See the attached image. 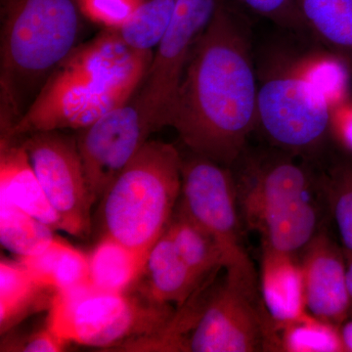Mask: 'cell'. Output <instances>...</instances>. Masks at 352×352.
Returning <instances> with one entry per match:
<instances>
[{"label":"cell","mask_w":352,"mask_h":352,"mask_svg":"<svg viewBox=\"0 0 352 352\" xmlns=\"http://www.w3.org/2000/svg\"><path fill=\"white\" fill-rule=\"evenodd\" d=\"M330 132L346 151L352 153V99L340 102L330 110Z\"/></svg>","instance_id":"cell-30"},{"label":"cell","mask_w":352,"mask_h":352,"mask_svg":"<svg viewBox=\"0 0 352 352\" xmlns=\"http://www.w3.org/2000/svg\"><path fill=\"white\" fill-rule=\"evenodd\" d=\"M54 231L17 206L0 199V242L18 258L36 256L47 249L57 239Z\"/></svg>","instance_id":"cell-23"},{"label":"cell","mask_w":352,"mask_h":352,"mask_svg":"<svg viewBox=\"0 0 352 352\" xmlns=\"http://www.w3.org/2000/svg\"><path fill=\"white\" fill-rule=\"evenodd\" d=\"M18 261L36 283L53 293L91 284L88 256L59 238L43 252Z\"/></svg>","instance_id":"cell-16"},{"label":"cell","mask_w":352,"mask_h":352,"mask_svg":"<svg viewBox=\"0 0 352 352\" xmlns=\"http://www.w3.org/2000/svg\"><path fill=\"white\" fill-rule=\"evenodd\" d=\"M201 284L166 230L148 252L140 277L131 292L152 303H175L182 307Z\"/></svg>","instance_id":"cell-12"},{"label":"cell","mask_w":352,"mask_h":352,"mask_svg":"<svg viewBox=\"0 0 352 352\" xmlns=\"http://www.w3.org/2000/svg\"><path fill=\"white\" fill-rule=\"evenodd\" d=\"M0 199L17 206L55 231L62 230L59 217L48 201L20 138H1Z\"/></svg>","instance_id":"cell-13"},{"label":"cell","mask_w":352,"mask_h":352,"mask_svg":"<svg viewBox=\"0 0 352 352\" xmlns=\"http://www.w3.org/2000/svg\"><path fill=\"white\" fill-rule=\"evenodd\" d=\"M309 186L307 173L292 162L264 166L252 176L238 196L245 223L252 228L270 210L307 197Z\"/></svg>","instance_id":"cell-14"},{"label":"cell","mask_w":352,"mask_h":352,"mask_svg":"<svg viewBox=\"0 0 352 352\" xmlns=\"http://www.w3.org/2000/svg\"><path fill=\"white\" fill-rule=\"evenodd\" d=\"M261 294L275 324L294 320L307 312L302 263L292 254L263 249Z\"/></svg>","instance_id":"cell-15"},{"label":"cell","mask_w":352,"mask_h":352,"mask_svg":"<svg viewBox=\"0 0 352 352\" xmlns=\"http://www.w3.org/2000/svg\"><path fill=\"white\" fill-rule=\"evenodd\" d=\"M333 214L346 256H352V168H340L331 183Z\"/></svg>","instance_id":"cell-26"},{"label":"cell","mask_w":352,"mask_h":352,"mask_svg":"<svg viewBox=\"0 0 352 352\" xmlns=\"http://www.w3.org/2000/svg\"><path fill=\"white\" fill-rule=\"evenodd\" d=\"M154 131L135 94L124 105L78 131L76 144L94 206Z\"/></svg>","instance_id":"cell-9"},{"label":"cell","mask_w":352,"mask_h":352,"mask_svg":"<svg viewBox=\"0 0 352 352\" xmlns=\"http://www.w3.org/2000/svg\"><path fill=\"white\" fill-rule=\"evenodd\" d=\"M46 325L67 344L122 349L155 338L175 317L170 305H157L134 292L113 293L88 284L58 292L48 308Z\"/></svg>","instance_id":"cell-4"},{"label":"cell","mask_w":352,"mask_h":352,"mask_svg":"<svg viewBox=\"0 0 352 352\" xmlns=\"http://www.w3.org/2000/svg\"><path fill=\"white\" fill-rule=\"evenodd\" d=\"M219 0H177L168 31L135 94L139 107L155 131L166 126L171 104L199 39L217 10Z\"/></svg>","instance_id":"cell-7"},{"label":"cell","mask_w":352,"mask_h":352,"mask_svg":"<svg viewBox=\"0 0 352 352\" xmlns=\"http://www.w3.org/2000/svg\"><path fill=\"white\" fill-rule=\"evenodd\" d=\"M6 342L4 346L2 344L1 351L58 352L63 351L68 344L58 337L46 323L45 327L39 329L28 337Z\"/></svg>","instance_id":"cell-29"},{"label":"cell","mask_w":352,"mask_h":352,"mask_svg":"<svg viewBox=\"0 0 352 352\" xmlns=\"http://www.w3.org/2000/svg\"><path fill=\"white\" fill-rule=\"evenodd\" d=\"M270 346L287 352H346L340 326L308 311L294 320L275 324Z\"/></svg>","instance_id":"cell-21"},{"label":"cell","mask_w":352,"mask_h":352,"mask_svg":"<svg viewBox=\"0 0 352 352\" xmlns=\"http://www.w3.org/2000/svg\"><path fill=\"white\" fill-rule=\"evenodd\" d=\"M141 2L142 0H80L83 15L106 29L122 27Z\"/></svg>","instance_id":"cell-28"},{"label":"cell","mask_w":352,"mask_h":352,"mask_svg":"<svg viewBox=\"0 0 352 352\" xmlns=\"http://www.w3.org/2000/svg\"><path fill=\"white\" fill-rule=\"evenodd\" d=\"M88 261L90 282L95 288L127 293L138 283L146 258L118 241L102 237Z\"/></svg>","instance_id":"cell-20"},{"label":"cell","mask_w":352,"mask_h":352,"mask_svg":"<svg viewBox=\"0 0 352 352\" xmlns=\"http://www.w3.org/2000/svg\"><path fill=\"white\" fill-rule=\"evenodd\" d=\"M296 69L331 107L351 97V65L329 50L294 56Z\"/></svg>","instance_id":"cell-24"},{"label":"cell","mask_w":352,"mask_h":352,"mask_svg":"<svg viewBox=\"0 0 352 352\" xmlns=\"http://www.w3.org/2000/svg\"><path fill=\"white\" fill-rule=\"evenodd\" d=\"M258 126L274 144L310 151L330 132L331 106L296 69L294 56L276 54L259 78Z\"/></svg>","instance_id":"cell-6"},{"label":"cell","mask_w":352,"mask_h":352,"mask_svg":"<svg viewBox=\"0 0 352 352\" xmlns=\"http://www.w3.org/2000/svg\"><path fill=\"white\" fill-rule=\"evenodd\" d=\"M340 335L346 352H352V318L340 325Z\"/></svg>","instance_id":"cell-31"},{"label":"cell","mask_w":352,"mask_h":352,"mask_svg":"<svg viewBox=\"0 0 352 352\" xmlns=\"http://www.w3.org/2000/svg\"><path fill=\"white\" fill-rule=\"evenodd\" d=\"M249 32L238 7L219 0L166 120L190 152L226 166L239 157L258 126V83Z\"/></svg>","instance_id":"cell-1"},{"label":"cell","mask_w":352,"mask_h":352,"mask_svg":"<svg viewBox=\"0 0 352 352\" xmlns=\"http://www.w3.org/2000/svg\"><path fill=\"white\" fill-rule=\"evenodd\" d=\"M316 224V210L303 197L270 210L252 229L261 234L263 249L293 254L314 239Z\"/></svg>","instance_id":"cell-17"},{"label":"cell","mask_w":352,"mask_h":352,"mask_svg":"<svg viewBox=\"0 0 352 352\" xmlns=\"http://www.w3.org/2000/svg\"><path fill=\"white\" fill-rule=\"evenodd\" d=\"M177 208L214 241L227 281L254 295L256 274L241 238L237 186L230 171L194 153L186 159L182 157Z\"/></svg>","instance_id":"cell-5"},{"label":"cell","mask_w":352,"mask_h":352,"mask_svg":"<svg viewBox=\"0 0 352 352\" xmlns=\"http://www.w3.org/2000/svg\"><path fill=\"white\" fill-rule=\"evenodd\" d=\"M230 1L238 8L241 7L249 12L261 16L283 29L298 32V34H308L296 0H230Z\"/></svg>","instance_id":"cell-27"},{"label":"cell","mask_w":352,"mask_h":352,"mask_svg":"<svg viewBox=\"0 0 352 352\" xmlns=\"http://www.w3.org/2000/svg\"><path fill=\"white\" fill-rule=\"evenodd\" d=\"M308 34L352 65V0H296Z\"/></svg>","instance_id":"cell-19"},{"label":"cell","mask_w":352,"mask_h":352,"mask_svg":"<svg viewBox=\"0 0 352 352\" xmlns=\"http://www.w3.org/2000/svg\"><path fill=\"white\" fill-rule=\"evenodd\" d=\"M54 294L36 283L19 261L2 258L0 263V332L3 335L30 315L48 310Z\"/></svg>","instance_id":"cell-18"},{"label":"cell","mask_w":352,"mask_h":352,"mask_svg":"<svg viewBox=\"0 0 352 352\" xmlns=\"http://www.w3.org/2000/svg\"><path fill=\"white\" fill-rule=\"evenodd\" d=\"M182 166L175 146L148 140L99 201L102 237L147 258L177 207Z\"/></svg>","instance_id":"cell-3"},{"label":"cell","mask_w":352,"mask_h":352,"mask_svg":"<svg viewBox=\"0 0 352 352\" xmlns=\"http://www.w3.org/2000/svg\"><path fill=\"white\" fill-rule=\"evenodd\" d=\"M308 312L342 325L351 312L346 288V263L328 236H314L302 263Z\"/></svg>","instance_id":"cell-11"},{"label":"cell","mask_w":352,"mask_h":352,"mask_svg":"<svg viewBox=\"0 0 352 352\" xmlns=\"http://www.w3.org/2000/svg\"><path fill=\"white\" fill-rule=\"evenodd\" d=\"M23 138L32 168L61 221V231L87 238L94 204L76 138L59 131L34 132Z\"/></svg>","instance_id":"cell-8"},{"label":"cell","mask_w":352,"mask_h":352,"mask_svg":"<svg viewBox=\"0 0 352 352\" xmlns=\"http://www.w3.org/2000/svg\"><path fill=\"white\" fill-rule=\"evenodd\" d=\"M252 296L226 280L201 308L184 351L251 352L270 346V328L259 316Z\"/></svg>","instance_id":"cell-10"},{"label":"cell","mask_w":352,"mask_h":352,"mask_svg":"<svg viewBox=\"0 0 352 352\" xmlns=\"http://www.w3.org/2000/svg\"><path fill=\"white\" fill-rule=\"evenodd\" d=\"M166 231L182 258L201 283L215 270L223 267L221 252L212 238L177 207Z\"/></svg>","instance_id":"cell-22"},{"label":"cell","mask_w":352,"mask_h":352,"mask_svg":"<svg viewBox=\"0 0 352 352\" xmlns=\"http://www.w3.org/2000/svg\"><path fill=\"white\" fill-rule=\"evenodd\" d=\"M80 0H1V132L28 112L59 65L80 45Z\"/></svg>","instance_id":"cell-2"},{"label":"cell","mask_w":352,"mask_h":352,"mask_svg":"<svg viewBox=\"0 0 352 352\" xmlns=\"http://www.w3.org/2000/svg\"><path fill=\"white\" fill-rule=\"evenodd\" d=\"M177 0H145L129 21L113 29L126 45L139 52H153L170 27Z\"/></svg>","instance_id":"cell-25"},{"label":"cell","mask_w":352,"mask_h":352,"mask_svg":"<svg viewBox=\"0 0 352 352\" xmlns=\"http://www.w3.org/2000/svg\"><path fill=\"white\" fill-rule=\"evenodd\" d=\"M346 288L352 311V256H346Z\"/></svg>","instance_id":"cell-32"}]
</instances>
